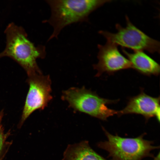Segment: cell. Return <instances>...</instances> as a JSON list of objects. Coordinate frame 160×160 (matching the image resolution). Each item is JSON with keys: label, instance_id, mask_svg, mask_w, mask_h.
<instances>
[{"label": "cell", "instance_id": "cell-3", "mask_svg": "<svg viewBox=\"0 0 160 160\" xmlns=\"http://www.w3.org/2000/svg\"><path fill=\"white\" fill-rule=\"evenodd\" d=\"M103 129L107 140L98 143L97 146L107 151L113 160H141L146 157H154L151 151L159 148L153 145L152 141L144 139V134L135 138H123Z\"/></svg>", "mask_w": 160, "mask_h": 160}, {"label": "cell", "instance_id": "cell-8", "mask_svg": "<svg viewBox=\"0 0 160 160\" xmlns=\"http://www.w3.org/2000/svg\"><path fill=\"white\" fill-rule=\"evenodd\" d=\"M160 97H154L146 94L143 89L135 96L130 98L126 106L118 111L117 115L120 116L128 114H140L147 121L150 118L156 117L160 121Z\"/></svg>", "mask_w": 160, "mask_h": 160}, {"label": "cell", "instance_id": "cell-10", "mask_svg": "<svg viewBox=\"0 0 160 160\" xmlns=\"http://www.w3.org/2000/svg\"><path fill=\"white\" fill-rule=\"evenodd\" d=\"M62 160H108L93 150L87 141L68 145Z\"/></svg>", "mask_w": 160, "mask_h": 160}, {"label": "cell", "instance_id": "cell-1", "mask_svg": "<svg viewBox=\"0 0 160 160\" xmlns=\"http://www.w3.org/2000/svg\"><path fill=\"white\" fill-rule=\"evenodd\" d=\"M6 46L0 52V58L10 57L19 64L28 76L41 72L36 63L37 58H44L46 55L45 47L36 46L28 39L25 29L14 23L8 24L4 31Z\"/></svg>", "mask_w": 160, "mask_h": 160}, {"label": "cell", "instance_id": "cell-5", "mask_svg": "<svg viewBox=\"0 0 160 160\" xmlns=\"http://www.w3.org/2000/svg\"><path fill=\"white\" fill-rule=\"evenodd\" d=\"M126 26L124 27L117 24L115 27L117 32L100 31L99 34L107 41L116 44L122 47H126L135 51H146L151 53H159L160 42L150 37L137 28L130 21L127 16H125Z\"/></svg>", "mask_w": 160, "mask_h": 160}, {"label": "cell", "instance_id": "cell-4", "mask_svg": "<svg viewBox=\"0 0 160 160\" xmlns=\"http://www.w3.org/2000/svg\"><path fill=\"white\" fill-rule=\"evenodd\" d=\"M62 98L74 111L103 120H106L109 117L118 113V111L108 108L107 105L116 103L119 100L102 98L84 87H71L63 91Z\"/></svg>", "mask_w": 160, "mask_h": 160}, {"label": "cell", "instance_id": "cell-7", "mask_svg": "<svg viewBox=\"0 0 160 160\" xmlns=\"http://www.w3.org/2000/svg\"><path fill=\"white\" fill-rule=\"evenodd\" d=\"M118 46L108 41L104 45H97L98 61L93 65L94 69L97 71L96 77L104 72L111 74L121 70L132 68L131 62L120 52Z\"/></svg>", "mask_w": 160, "mask_h": 160}, {"label": "cell", "instance_id": "cell-9", "mask_svg": "<svg viewBox=\"0 0 160 160\" xmlns=\"http://www.w3.org/2000/svg\"><path fill=\"white\" fill-rule=\"evenodd\" d=\"M122 51L131 62L132 68L147 75H158L160 72V65L143 51H135L130 53L123 48Z\"/></svg>", "mask_w": 160, "mask_h": 160}, {"label": "cell", "instance_id": "cell-6", "mask_svg": "<svg viewBox=\"0 0 160 160\" xmlns=\"http://www.w3.org/2000/svg\"><path fill=\"white\" fill-rule=\"evenodd\" d=\"M27 82L29 86L20 121V128L28 116L35 110L43 109L51 100V81L49 76L41 72L28 76Z\"/></svg>", "mask_w": 160, "mask_h": 160}, {"label": "cell", "instance_id": "cell-2", "mask_svg": "<svg viewBox=\"0 0 160 160\" xmlns=\"http://www.w3.org/2000/svg\"><path fill=\"white\" fill-rule=\"evenodd\" d=\"M109 0H46L49 7L50 15L44 23L52 28V32L47 41L57 38L61 31L73 23L89 21L91 13Z\"/></svg>", "mask_w": 160, "mask_h": 160}, {"label": "cell", "instance_id": "cell-11", "mask_svg": "<svg viewBox=\"0 0 160 160\" xmlns=\"http://www.w3.org/2000/svg\"><path fill=\"white\" fill-rule=\"evenodd\" d=\"M3 115V111H2L0 112V160L3 159L10 145V143L7 141L10 133L8 132L5 133L1 124Z\"/></svg>", "mask_w": 160, "mask_h": 160}]
</instances>
